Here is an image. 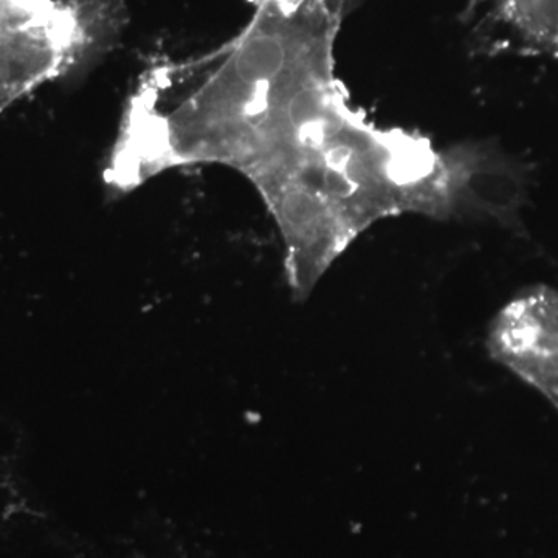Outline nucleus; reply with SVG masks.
I'll use <instances>...</instances> for the list:
<instances>
[{
  "mask_svg": "<svg viewBox=\"0 0 558 558\" xmlns=\"http://www.w3.org/2000/svg\"><path fill=\"white\" fill-rule=\"evenodd\" d=\"M120 14L119 0H0V116L97 57Z\"/></svg>",
  "mask_w": 558,
  "mask_h": 558,
  "instance_id": "obj_2",
  "label": "nucleus"
},
{
  "mask_svg": "<svg viewBox=\"0 0 558 558\" xmlns=\"http://www.w3.org/2000/svg\"><path fill=\"white\" fill-rule=\"evenodd\" d=\"M490 357L558 413V290L537 286L510 300L487 333Z\"/></svg>",
  "mask_w": 558,
  "mask_h": 558,
  "instance_id": "obj_3",
  "label": "nucleus"
},
{
  "mask_svg": "<svg viewBox=\"0 0 558 558\" xmlns=\"http://www.w3.org/2000/svg\"><path fill=\"white\" fill-rule=\"evenodd\" d=\"M360 0H250L218 49L146 70L124 106L106 185L130 193L165 172L219 165L258 194L328 150L362 109L337 75L341 24Z\"/></svg>",
  "mask_w": 558,
  "mask_h": 558,
  "instance_id": "obj_1",
  "label": "nucleus"
},
{
  "mask_svg": "<svg viewBox=\"0 0 558 558\" xmlns=\"http://www.w3.org/2000/svg\"><path fill=\"white\" fill-rule=\"evenodd\" d=\"M447 170V219L520 223L527 196V172L520 161L486 143L442 149Z\"/></svg>",
  "mask_w": 558,
  "mask_h": 558,
  "instance_id": "obj_4",
  "label": "nucleus"
}]
</instances>
